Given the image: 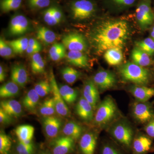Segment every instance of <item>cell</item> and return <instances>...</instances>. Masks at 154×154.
Listing matches in <instances>:
<instances>
[{
    "mask_svg": "<svg viewBox=\"0 0 154 154\" xmlns=\"http://www.w3.org/2000/svg\"><path fill=\"white\" fill-rule=\"evenodd\" d=\"M122 50L119 48H110L104 52V59L109 65L115 66L121 63L123 59Z\"/></svg>",
    "mask_w": 154,
    "mask_h": 154,
    "instance_id": "cell-25",
    "label": "cell"
},
{
    "mask_svg": "<svg viewBox=\"0 0 154 154\" xmlns=\"http://www.w3.org/2000/svg\"><path fill=\"white\" fill-rule=\"evenodd\" d=\"M137 47L139 48L149 56L154 54V40L151 37L136 42Z\"/></svg>",
    "mask_w": 154,
    "mask_h": 154,
    "instance_id": "cell-37",
    "label": "cell"
},
{
    "mask_svg": "<svg viewBox=\"0 0 154 154\" xmlns=\"http://www.w3.org/2000/svg\"><path fill=\"white\" fill-rule=\"evenodd\" d=\"M83 97L92 105L94 110L98 106L99 95L98 88L93 80L86 82L83 90Z\"/></svg>",
    "mask_w": 154,
    "mask_h": 154,
    "instance_id": "cell-16",
    "label": "cell"
},
{
    "mask_svg": "<svg viewBox=\"0 0 154 154\" xmlns=\"http://www.w3.org/2000/svg\"><path fill=\"white\" fill-rule=\"evenodd\" d=\"M22 0H1L0 7L3 13L16 11L21 7Z\"/></svg>",
    "mask_w": 154,
    "mask_h": 154,
    "instance_id": "cell-36",
    "label": "cell"
},
{
    "mask_svg": "<svg viewBox=\"0 0 154 154\" xmlns=\"http://www.w3.org/2000/svg\"><path fill=\"white\" fill-rule=\"evenodd\" d=\"M111 135L124 148H131L134 138V133L131 128L123 122L116 123L110 131Z\"/></svg>",
    "mask_w": 154,
    "mask_h": 154,
    "instance_id": "cell-5",
    "label": "cell"
},
{
    "mask_svg": "<svg viewBox=\"0 0 154 154\" xmlns=\"http://www.w3.org/2000/svg\"><path fill=\"white\" fill-rule=\"evenodd\" d=\"M6 74L5 71L4 69V67L1 65L0 66V82H2L5 79Z\"/></svg>",
    "mask_w": 154,
    "mask_h": 154,
    "instance_id": "cell-49",
    "label": "cell"
},
{
    "mask_svg": "<svg viewBox=\"0 0 154 154\" xmlns=\"http://www.w3.org/2000/svg\"><path fill=\"white\" fill-rule=\"evenodd\" d=\"M75 140L72 138L64 136L57 137L51 143L52 154H68L73 151Z\"/></svg>",
    "mask_w": 154,
    "mask_h": 154,
    "instance_id": "cell-13",
    "label": "cell"
},
{
    "mask_svg": "<svg viewBox=\"0 0 154 154\" xmlns=\"http://www.w3.org/2000/svg\"><path fill=\"white\" fill-rule=\"evenodd\" d=\"M63 18L62 11L57 6H51L43 12L44 22L50 26H54L60 24L62 21Z\"/></svg>",
    "mask_w": 154,
    "mask_h": 154,
    "instance_id": "cell-18",
    "label": "cell"
},
{
    "mask_svg": "<svg viewBox=\"0 0 154 154\" xmlns=\"http://www.w3.org/2000/svg\"><path fill=\"white\" fill-rule=\"evenodd\" d=\"M60 119L53 116H47L43 119V125L46 135L50 139H55L62 126Z\"/></svg>",
    "mask_w": 154,
    "mask_h": 154,
    "instance_id": "cell-15",
    "label": "cell"
},
{
    "mask_svg": "<svg viewBox=\"0 0 154 154\" xmlns=\"http://www.w3.org/2000/svg\"><path fill=\"white\" fill-rule=\"evenodd\" d=\"M132 114L138 122L141 124H147L154 118L153 105L148 102L137 101L133 105Z\"/></svg>",
    "mask_w": 154,
    "mask_h": 154,
    "instance_id": "cell-7",
    "label": "cell"
},
{
    "mask_svg": "<svg viewBox=\"0 0 154 154\" xmlns=\"http://www.w3.org/2000/svg\"><path fill=\"white\" fill-rule=\"evenodd\" d=\"M119 72L123 79L138 85H147L152 79L150 71L134 63L124 64L119 68Z\"/></svg>",
    "mask_w": 154,
    "mask_h": 154,
    "instance_id": "cell-2",
    "label": "cell"
},
{
    "mask_svg": "<svg viewBox=\"0 0 154 154\" xmlns=\"http://www.w3.org/2000/svg\"><path fill=\"white\" fill-rule=\"evenodd\" d=\"M100 154H123L115 146L112 144L106 143L102 145Z\"/></svg>",
    "mask_w": 154,
    "mask_h": 154,
    "instance_id": "cell-43",
    "label": "cell"
},
{
    "mask_svg": "<svg viewBox=\"0 0 154 154\" xmlns=\"http://www.w3.org/2000/svg\"><path fill=\"white\" fill-rule=\"evenodd\" d=\"M130 92L138 102H148L154 96V88L146 86H132L130 88Z\"/></svg>",
    "mask_w": 154,
    "mask_h": 154,
    "instance_id": "cell-20",
    "label": "cell"
},
{
    "mask_svg": "<svg viewBox=\"0 0 154 154\" xmlns=\"http://www.w3.org/2000/svg\"><path fill=\"white\" fill-rule=\"evenodd\" d=\"M59 88L61 95L66 103L70 105L75 102L78 96L76 90L67 85H59Z\"/></svg>",
    "mask_w": 154,
    "mask_h": 154,
    "instance_id": "cell-29",
    "label": "cell"
},
{
    "mask_svg": "<svg viewBox=\"0 0 154 154\" xmlns=\"http://www.w3.org/2000/svg\"><path fill=\"white\" fill-rule=\"evenodd\" d=\"M12 142L8 136L3 132L0 134V153L8 154L11 148Z\"/></svg>",
    "mask_w": 154,
    "mask_h": 154,
    "instance_id": "cell-39",
    "label": "cell"
},
{
    "mask_svg": "<svg viewBox=\"0 0 154 154\" xmlns=\"http://www.w3.org/2000/svg\"><path fill=\"white\" fill-rule=\"evenodd\" d=\"M36 36L38 40L46 45L53 43L57 37L53 31L45 27H40L38 28Z\"/></svg>",
    "mask_w": 154,
    "mask_h": 154,
    "instance_id": "cell-28",
    "label": "cell"
},
{
    "mask_svg": "<svg viewBox=\"0 0 154 154\" xmlns=\"http://www.w3.org/2000/svg\"><path fill=\"white\" fill-rule=\"evenodd\" d=\"M133 154H147L154 151L152 139L147 135L140 134L134 137L131 145Z\"/></svg>",
    "mask_w": 154,
    "mask_h": 154,
    "instance_id": "cell-11",
    "label": "cell"
},
{
    "mask_svg": "<svg viewBox=\"0 0 154 154\" xmlns=\"http://www.w3.org/2000/svg\"><path fill=\"white\" fill-rule=\"evenodd\" d=\"M12 118L2 109L0 108V123L2 124H8L12 121Z\"/></svg>",
    "mask_w": 154,
    "mask_h": 154,
    "instance_id": "cell-45",
    "label": "cell"
},
{
    "mask_svg": "<svg viewBox=\"0 0 154 154\" xmlns=\"http://www.w3.org/2000/svg\"><path fill=\"white\" fill-rule=\"evenodd\" d=\"M14 53V50L11 46L1 37L0 38V55L2 57L10 58L12 57Z\"/></svg>",
    "mask_w": 154,
    "mask_h": 154,
    "instance_id": "cell-41",
    "label": "cell"
},
{
    "mask_svg": "<svg viewBox=\"0 0 154 154\" xmlns=\"http://www.w3.org/2000/svg\"><path fill=\"white\" fill-rule=\"evenodd\" d=\"M50 82L51 86L53 99L55 103L56 110L59 115L66 117L69 113V109L59 91V86L57 83L55 76L52 71L50 75Z\"/></svg>",
    "mask_w": 154,
    "mask_h": 154,
    "instance_id": "cell-9",
    "label": "cell"
},
{
    "mask_svg": "<svg viewBox=\"0 0 154 154\" xmlns=\"http://www.w3.org/2000/svg\"><path fill=\"white\" fill-rule=\"evenodd\" d=\"M144 129L147 135L154 139V118L146 124Z\"/></svg>",
    "mask_w": 154,
    "mask_h": 154,
    "instance_id": "cell-44",
    "label": "cell"
},
{
    "mask_svg": "<svg viewBox=\"0 0 154 154\" xmlns=\"http://www.w3.org/2000/svg\"><path fill=\"white\" fill-rule=\"evenodd\" d=\"M72 17L77 20H84L93 17L96 12L95 4L90 0H75L71 3Z\"/></svg>",
    "mask_w": 154,
    "mask_h": 154,
    "instance_id": "cell-4",
    "label": "cell"
},
{
    "mask_svg": "<svg viewBox=\"0 0 154 154\" xmlns=\"http://www.w3.org/2000/svg\"><path fill=\"white\" fill-rule=\"evenodd\" d=\"M94 110L91 104L83 97L80 98L76 105L75 111L77 115L86 122H90L93 120Z\"/></svg>",
    "mask_w": 154,
    "mask_h": 154,
    "instance_id": "cell-17",
    "label": "cell"
},
{
    "mask_svg": "<svg viewBox=\"0 0 154 154\" xmlns=\"http://www.w3.org/2000/svg\"><path fill=\"white\" fill-rule=\"evenodd\" d=\"M49 56L51 59L54 61L61 60L66 57L65 47L62 43H54L49 49Z\"/></svg>",
    "mask_w": 154,
    "mask_h": 154,
    "instance_id": "cell-31",
    "label": "cell"
},
{
    "mask_svg": "<svg viewBox=\"0 0 154 154\" xmlns=\"http://www.w3.org/2000/svg\"><path fill=\"white\" fill-rule=\"evenodd\" d=\"M0 106V108L13 118H17L22 115V105L17 100H4L1 102Z\"/></svg>",
    "mask_w": 154,
    "mask_h": 154,
    "instance_id": "cell-21",
    "label": "cell"
},
{
    "mask_svg": "<svg viewBox=\"0 0 154 154\" xmlns=\"http://www.w3.org/2000/svg\"><path fill=\"white\" fill-rule=\"evenodd\" d=\"M40 96L34 89L29 91L25 95L22 101L24 107L29 111L35 110L38 105Z\"/></svg>",
    "mask_w": 154,
    "mask_h": 154,
    "instance_id": "cell-27",
    "label": "cell"
},
{
    "mask_svg": "<svg viewBox=\"0 0 154 154\" xmlns=\"http://www.w3.org/2000/svg\"><path fill=\"white\" fill-rule=\"evenodd\" d=\"M62 42L69 51L84 52L87 50L88 45L85 38L80 33H72L65 35Z\"/></svg>",
    "mask_w": 154,
    "mask_h": 154,
    "instance_id": "cell-8",
    "label": "cell"
},
{
    "mask_svg": "<svg viewBox=\"0 0 154 154\" xmlns=\"http://www.w3.org/2000/svg\"><path fill=\"white\" fill-rule=\"evenodd\" d=\"M61 73L63 79L70 85L75 82L82 75V73L79 71L69 66L63 69Z\"/></svg>",
    "mask_w": 154,
    "mask_h": 154,
    "instance_id": "cell-32",
    "label": "cell"
},
{
    "mask_svg": "<svg viewBox=\"0 0 154 154\" xmlns=\"http://www.w3.org/2000/svg\"><path fill=\"white\" fill-rule=\"evenodd\" d=\"M116 5L121 7H129L132 6L136 0H112Z\"/></svg>",
    "mask_w": 154,
    "mask_h": 154,
    "instance_id": "cell-46",
    "label": "cell"
},
{
    "mask_svg": "<svg viewBox=\"0 0 154 154\" xmlns=\"http://www.w3.org/2000/svg\"><path fill=\"white\" fill-rule=\"evenodd\" d=\"M131 57L134 63L141 66L145 67L152 64L150 56L137 46L133 49Z\"/></svg>",
    "mask_w": 154,
    "mask_h": 154,
    "instance_id": "cell-23",
    "label": "cell"
},
{
    "mask_svg": "<svg viewBox=\"0 0 154 154\" xmlns=\"http://www.w3.org/2000/svg\"><path fill=\"white\" fill-rule=\"evenodd\" d=\"M11 79L19 87L24 88L29 80L28 72L25 67L22 64L14 65L11 69Z\"/></svg>",
    "mask_w": 154,
    "mask_h": 154,
    "instance_id": "cell-19",
    "label": "cell"
},
{
    "mask_svg": "<svg viewBox=\"0 0 154 154\" xmlns=\"http://www.w3.org/2000/svg\"><path fill=\"white\" fill-rule=\"evenodd\" d=\"M93 82L101 91H104L113 88L116 83V79L111 72L101 70L93 78Z\"/></svg>",
    "mask_w": 154,
    "mask_h": 154,
    "instance_id": "cell-12",
    "label": "cell"
},
{
    "mask_svg": "<svg viewBox=\"0 0 154 154\" xmlns=\"http://www.w3.org/2000/svg\"><path fill=\"white\" fill-rule=\"evenodd\" d=\"M116 112L115 102L111 97L107 96L98 105L94 116V123L98 126H105L113 120Z\"/></svg>",
    "mask_w": 154,
    "mask_h": 154,
    "instance_id": "cell-3",
    "label": "cell"
},
{
    "mask_svg": "<svg viewBox=\"0 0 154 154\" xmlns=\"http://www.w3.org/2000/svg\"><path fill=\"white\" fill-rule=\"evenodd\" d=\"M41 49L42 48H41L28 46L26 51L28 54L33 55V54H35L39 53V51H41Z\"/></svg>",
    "mask_w": 154,
    "mask_h": 154,
    "instance_id": "cell-48",
    "label": "cell"
},
{
    "mask_svg": "<svg viewBox=\"0 0 154 154\" xmlns=\"http://www.w3.org/2000/svg\"><path fill=\"white\" fill-rule=\"evenodd\" d=\"M7 42L13 48L15 53L21 54L26 51L28 46L29 39L26 37H22Z\"/></svg>",
    "mask_w": 154,
    "mask_h": 154,
    "instance_id": "cell-34",
    "label": "cell"
},
{
    "mask_svg": "<svg viewBox=\"0 0 154 154\" xmlns=\"http://www.w3.org/2000/svg\"><path fill=\"white\" fill-rule=\"evenodd\" d=\"M65 136L69 137L75 141L79 140L83 135V128L80 125L73 121H70L65 125L63 128Z\"/></svg>",
    "mask_w": 154,
    "mask_h": 154,
    "instance_id": "cell-24",
    "label": "cell"
},
{
    "mask_svg": "<svg viewBox=\"0 0 154 154\" xmlns=\"http://www.w3.org/2000/svg\"><path fill=\"white\" fill-rule=\"evenodd\" d=\"M150 36L151 38H152V39L154 40V26L153 27L151 31Z\"/></svg>",
    "mask_w": 154,
    "mask_h": 154,
    "instance_id": "cell-50",
    "label": "cell"
},
{
    "mask_svg": "<svg viewBox=\"0 0 154 154\" xmlns=\"http://www.w3.org/2000/svg\"><path fill=\"white\" fill-rule=\"evenodd\" d=\"M28 46L42 48L41 44L39 43V42L37 39L34 38H30L29 39Z\"/></svg>",
    "mask_w": 154,
    "mask_h": 154,
    "instance_id": "cell-47",
    "label": "cell"
},
{
    "mask_svg": "<svg viewBox=\"0 0 154 154\" xmlns=\"http://www.w3.org/2000/svg\"><path fill=\"white\" fill-rule=\"evenodd\" d=\"M34 131V128L32 125H23L17 127L15 131L19 141L24 142L27 140H32Z\"/></svg>",
    "mask_w": 154,
    "mask_h": 154,
    "instance_id": "cell-26",
    "label": "cell"
},
{
    "mask_svg": "<svg viewBox=\"0 0 154 154\" xmlns=\"http://www.w3.org/2000/svg\"><path fill=\"white\" fill-rule=\"evenodd\" d=\"M34 90L41 97H45L52 92L50 82L47 80H42L36 83L34 86Z\"/></svg>",
    "mask_w": 154,
    "mask_h": 154,
    "instance_id": "cell-38",
    "label": "cell"
},
{
    "mask_svg": "<svg viewBox=\"0 0 154 154\" xmlns=\"http://www.w3.org/2000/svg\"><path fill=\"white\" fill-rule=\"evenodd\" d=\"M97 140V136L94 133L88 132L83 134L79 141L81 154H94Z\"/></svg>",
    "mask_w": 154,
    "mask_h": 154,
    "instance_id": "cell-14",
    "label": "cell"
},
{
    "mask_svg": "<svg viewBox=\"0 0 154 154\" xmlns=\"http://www.w3.org/2000/svg\"><path fill=\"white\" fill-rule=\"evenodd\" d=\"M129 25L123 20H109L99 24L92 34V41L98 53L113 48L122 49L129 39Z\"/></svg>",
    "mask_w": 154,
    "mask_h": 154,
    "instance_id": "cell-1",
    "label": "cell"
},
{
    "mask_svg": "<svg viewBox=\"0 0 154 154\" xmlns=\"http://www.w3.org/2000/svg\"><path fill=\"white\" fill-rule=\"evenodd\" d=\"M31 69L34 74H40L45 71V63L39 53L33 54L31 57Z\"/></svg>",
    "mask_w": 154,
    "mask_h": 154,
    "instance_id": "cell-33",
    "label": "cell"
},
{
    "mask_svg": "<svg viewBox=\"0 0 154 154\" xmlns=\"http://www.w3.org/2000/svg\"><path fill=\"white\" fill-rule=\"evenodd\" d=\"M28 7L32 10H38L48 8L51 0H27Z\"/></svg>",
    "mask_w": 154,
    "mask_h": 154,
    "instance_id": "cell-40",
    "label": "cell"
},
{
    "mask_svg": "<svg viewBox=\"0 0 154 154\" xmlns=\"http://www.w3.org/2000/svg\"><path fill=\"white\" fill-rule=\"evenodd\" d=\"M136 18L142 30H145L152 25L154 14L151 7V0H142L136 10Z\"/></svg>",
    "mask_w": 154,
    "mask_h": 154,
    "instance_id": "cell-6",
    "label": "cell"
},
{
    "mask_svg": "<svg viewBox=\"0 0 154 154\" xmlns=\"http://www.w3.org/2000/svg\"><path fill=\"white\" fill-rule=\"evenodd\" d=\"M17 151L18 154H33L34 152V146L33 143L25 145L19 141L17 146Z\"/></svg>",
    "mask_w": 154,
    "mask_h": 154,
    "instance_id": "cell-42",
    "label": "cell"
},
{
    "mask_svg": "<svg viewBox=\"0 0 154 154\" xmlns=\"http://www.w3.org/2000/svg\"><path fill=\"white\" fill-rule=\"evenodd\" d=\"M68 62L78 67L85 68L89 66V59L85 54L79 51H69L66 54Z\"/></svg>",
    "mask_w": 154,
    "mask_h": 154,
    "instance_id": "cell-22",
    "label": "cell"
},
{
    "mask_svg": "<svg viewBox=\"0 0 154 154\" xmlns=\"http://www.w3.org/2000/svg\"><path fill=\"white\" fill-rule=\"evenodd\" d=\"M50 154L49 153L47 152H43L41 153V154Z\"/></svg>",
    "mask_w": 154,
    "mask_h": 154,
    "instance_id": "cell-51",
    "label": "cell"
},
{
    "mask_svg": "<svg viewBox=\"0 0 154 154\" xmlns=\"http://www.w3.org/2000/svg\"><path fill=\"white\" fill-rule=\"evenodd\" d=\"M19 87L13 81L5 83L0 88V97L7 98L17 96L20 91Z\"/></svg>",
    "mask_w": 154,
    "mask_h": 154,
    "instance_id": "cell-30",
    "label": "cell"
},
{
    "mask_svg": "<svg viewBox=\"0 0 154 154\" xmlns=\"http://www.w3.org/2000/svg\"><path fill=\"white\" fill-rule=\"evenodd\" d=\"M30 29V23L27 17L22 14H17L11 19L8 32L11 36H21L28 32Z\"/></svg>",
    "mask_w": 154,
    "mask_h": 154,
    "instance_id": "cell-10",
    "label": "cell"
},
{
    "mask_svg": "<svg viewBox=\"0 0 154 154\" xmlns=\"http://www.w3.org/2000/svg\"><path fill=\"white\" fill-rule=\"evenodd\" d=\"M39 111L42 115L45 117L52 116L56 112L53 98H48L45 100L39 107Z\"/></svg>",
    "mask_w": 154,
    "mask_h": 154,
    "instance_id": "cell-35",
    "label": "cell"
}]
</instances>
